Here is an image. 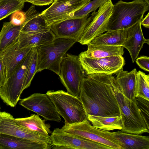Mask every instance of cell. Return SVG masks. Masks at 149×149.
<instances>
[{
  "mask_svg": "<svg viewBox=\"0 0 149 149\" xmlns=\"http://www.w3.org/2000/svg\"><path fill=\"white\" fill-rule=\"evenodd\" d=\"M112 138L122 149H149L148 136L131 134L121 130L110 132Z\"/></svg>",
  "mask_w": 149,
  "mask_h": 149,
  "instance_id": "cell-18",
  "label": "cell"
},
{
  "mask_svg": "<svg viewBox=\"0 0 149 149\" xmlns=\"http://www.w3.org/2000/svg\"><path fill=\"white\" fill-rule=\"evenodd\" d=\"M149 75L140 70L137 72L136 97L149 101Z\"/></svg>",
  "mask_w": 149,
  "mask_h": 149,
  "instance_id": "cell-29",
  "label": "cell"
},
{
  "mask_svg": "<svg viewBox=\"0 0 149 149\" xmlns=\"http://www.w3.org/2000/svg\"><path fill=\"white\" fill-rule=\"evenodd\" d=\"M52 145L0 134V149H49Z\"/></svg>",
  "mask_w": 149,
  "mask_h": 149,
  "instance_id": "cell-19",
  "label": "cell"
},
{
  "mask_svg": "<svg viewBox=\"0 0 149 149\" xmlns=\"http://www.w3.org/2000/svg\"><path fill=\"white\" fill-rule=\"evenodd\" d=\"M19 104L36 113L47 120L57 122L61 120L60 115L46 94L34 93L27 97L20 99Z\"/></svg>",
  "mask_w": 149,
  "mask_h": 149,
  "instance_id": "cell-13",
  "label": "cell"
},
{
  "mask_svg": "<svg viewBox=\"0 0 149 149\" xmlns=\"http://www.w3.org/2000/svg\"><path fill=\"white\" fill-rule=\"evenodd\" d=\"M1 110V106H0V112H1V110Z\"/></svg>",
  "mask_w": 149,
  "mask_h": 149,
  "instance_id": "cell-40",
  "label": "cell"
},
{
  "mask_svg": "<svg viewBox=\"0 0 149 149\" xmlns=\"http://www.w3.org/2000/svg\"><path fill=\"white\" fill-rule=\"evenodd\" d=\"M86 118L97 128L109 131L122 128L120 116L107 117L88 115Z\"/></svg>",
  "mask_w": 149,
  "mask_h": 149,
  "instance_id": "cell-26",
  "label": "cell"
},
{
  "mask_svg": "<svg viewBox=\"0 0 149 149\" xmlns=\"http://www.w3.org/2000/svg\"><path fill=\"white\" fill-rule=\"evenodd\" d=\"M83 78L79 97L86 114L107 117L120 116L113 86L112 74H94Z\"/></svg>",
  "mask_w": 149,
  "mask_h": 149,
  "instance_id": "cell-1",
  "label": "cell"
},
{
  "mask_svg": "<svg viewBox=\"0 0 149 149\" xmlns=\"http://www.w3.org/2000/svg\"><path fill=\"white\" fill-rule=\"evenodd\" d=\"M25 2H27L35 6H43L48 5L54 2V0H23Z\"/></svg>",
  "mask_w": 149,
  "mask_h": 149,
  "instance_id": "cell-36",
  "label": "cell"
},
{
  "mask_svg": "<svg viewBox=\"0 0 149 149\" xmlns=\"http://www.w3.org/2000/svg\"><path fill=\"white\" fill-rule=\"evenodd\" d=\"M33 47L5 81L0 88V98L7 105L15 107L20 100Z\"/></svg>",
  "mask_w": 149,
  "mask_h": 149,
  "instance_id": "cell-6",
  "label": "cell"
},
{
  "mask_svg": "<svg viewBox=\"0 0 149 149\" xmlns=\"http://www.w3.org/2000/svg\"><path fill=\"white\" fill-rule=\"evenodd\" d=\"M141 25L147 28L149 27V13L146 16L145 18L141 22Z\"/></svg>",
  "mask_w": 149,
  "mask_h": 149,
  "instance_id": "cell-37",
  "label": "cell"
},
{
  "mask_svg": "<svg viewBox=\"0 0 149 149\" xmlns=\"http://www.w3.org/2000/svg\"><path fill=\"white\" fill-rule=\"evenodd\" d=\"M35 5H32L24 12L25 19L21 31L24 32H45L49 30L45 20L40 15Z\"/></svg>",
  "mask_w": 149,
  "mask_h": 149,
  "instance_id": "cell-22",
  "label": "cell"
},
{
  "mask_svg": "<svg viewBox=\"0 0 149 149\" xmlns=\"http://www.w3.org/2000/svg\"><path fill=\"white\" fill-rule=\"evenodd\" d=\"M113 86L121 117L122 131L140 134L149 132V124L143 116L135 98L130 100L122 93L114 77Z\"/></svg>",
  "mask_w": 149,
  "mask_h": 149,
  "instance_id": "cell-2",
  "label": "cell"
},
{
  "mask_svg": "<svg viewBox=\"0 0 149 149\" xmlns=\"http://www.w3.org/2000/svg\"><path fill=\"white\" fill-rule=\"evenodd\" d=\"M56 38L50 30L45 32L21 31L17 41L19 47L23 49L38 47L52 42Z\"/></svg>",
  "mask_w": 149,
  "mask_h": 149,
  "instance_id": "cell-20",
  "label": "cell"
},
{
  "mask_svg": "<svg viewBox=\"0 0 149 149\" xmlns=\"http://www.w3.org/2000/svg\"><path fill=\"white\" fill-rule=\"evenodd\" d=\"M6 71L2 58L0 54V88L2 86L6 79Z\"/></svg>",
  "mask_w": 149,
  "mask_h": 149,
  "instance_id": "cell-35",
  "label": "cell"
},
{
  "mask_svg": "<svg viewBox=\"0 0 149 149\" xmlns=\"http://www.w3.org/2000/svg\"><path fill=\"white\" fill-rule=\"evenodd\" d=\"M61 129L78 137L95 141L111 149H122L112 138L110 132L96 128L86 118L79 122L65 124Z\"/></svg>",
  "mask_w": 149,
  "mask_h": 149,
  "instance_id": "cell-8",
  "label": "cell"
},
{
  "mask_svg": "<svg viewBox=\"0 0 149 149\" xmlns=\"http://www.w3.org/2000/svg\"><path fill=\"white\" fill-rule=\"evenodd\" d=\"M23 26L15 25L11 22H4L0 31V52L17 40Z\"/></svg>",
  "mask_w": 149,
  "mask_h": 149,
  "instance_id": "cell-27",
  "label": "cell"
},
{
  "mask_svg": "<svg viewBox=\"0 0 149 149\" xmlns=\"http://www.w3.org/2000/svg\"><path fill=\"white\" fill-rule=\"evenodd\" d=\"M113 7L111 0H108L101 5L77 42L82 45H87L95 38L107 31L108 23Z\"/></svg>",
  "mask_w": 149,
  "mask_h": 149,
  "instance_id": "cell-10",
  "label": "cell"
},
{
  "mask_svg": "<svg viewBox=\"0 0 149 149\" xmlns=\"http://www.w3.org/2000/svg\"><path fill=\"white\" fill-rule=\"evenodd\" d=\"M14 119L18 124L26 129L45 137L51 138L49 135L51 133L49 125L38 115L32 114L29 117Z\"/></svg>",
  "mask_w": 149,
  "mask_h": 149,
  "instance_id": "cell-24",
  "label": "cell"
},
{
  "mask_svg": "<svg viewBox=\"0 0 149 149\" xmlns=\"http://www.w3.org/2000/svg\"><path fill=\"white\" fill-rule=\"evenodd\" d=\"M77 41L70 38H56L49 43L37 47L38 55L37 73L48 69L59 75L63 58Z\"/></svg>",
  "mask_w": 149,
  "mask_h": 149,
  "instance_id": "cell-4",
  "label": "cell"
},
{
  "mask_svg": "<svg viewBox=\"0 0 149 149\" xmlns=\"http://www.w3.org/2000/svg\"><path fill=\"white\" fill-rule=\"evenodd\" d=\"M50 136L52 149H111L95 141L78 137L59 128L55 129Z\"/></svg>",
  "mask_w": 149,
  "mask_h": 149,
  "instance_id": "cell-11",
  "label": "cell"
},
{
  "mask_svg": "<svg viewBox=\"0 0 149 149\" xmlns=\"http://www.w3.org/2000/svg\"><path fill=\"white\" fill-rule=\"evenodd\" d=\"M64 0H54V2H57V1H64Z\"/></svg>",
  "mask_w": 149,
  "mask_h": 149,
  "instance_id": "cell-38",
  "label": "cell"
},
{
  "mask_svg": "<svg viewBox=\"0 0 149 149\" xmlns=\"http://www.w3.org/2000/svg\"><path fill=\"white\" fill-rule=\"evenodd\" d=\"M146 2L148 3L149 4V0H144Z\"/></svg>",
  "mask_w": 149,
  "mask_h": 149,
  "instance_id": "cell-39",
  "label": "cell"
},
{
  "mask_svg": "<svg viewBox=\"0 0 149 149\" xmlns=\"http://www.w3.org/2000/svg\"><path fill=\"white\" fill-rule=\"evenodd\" d=\"M127 29L108 30L95 38L90 42L99 45L121 46L127 36Z\"/></svg>",
  "mask_w": 149,
  "mask_h": 149,
  "instance_id": "cell-25",
  "label": "cell"
},
{
  "mask_svg": "<svg viewBox=\"0 0 149 149\" xmlns=\"http://www.w3.org/2000/svg\"><path fill=\"white\" fill-rule=\"evenodd\" d=\"M25 2L23 0H0V21L23 8Z\"/></svg>",
  "mask_w": 149,
  "mask_h": 149,
  "instance_id": "cell-28",
  "label": "cell"
},
{
  "mask_svg": "<svg viewBox=\"0 0 149 149\" xmlns=\"http://www.w3.org/2000/svg\"><path fill=\"white\" fill-rule=\"evenodd\" d=\"M108 0H93L90 1L84 6L77 11L72 18H81L95 11L101 5Z\"/></svg>",
  "mask_w": 149,
  "mask_h": 149,
  "instance_id": "cell-31",
  "label": "cell"
},
{
  "mask_svg": "<svg viewBox=\"0 0 149 149\" xmlns=\"http://www.w3.org/2000/svg\"><path fill=\"white\" fill-rule=\"evenodd\" d=\"M95 12L93 11L90 17L89 14L82 18L70 19L49 26L50 29L56 38H70L77 41Z\"/></svg>",
  "mask_w": 149,
  "mask_h": 149,
  "instance_id": "cell-15",
  "label": "cell"
},
{
  "mask_svg": "<svg viewBox=\"0 0 149 149\" xmlns=\"http://www.w3.org/2000/svg\"><path fill=\"white\" fill-rule=\"evenodd\" d=\"M25 19L24 12L17 11L12 14L10 22L15 25L19 26L22 24Z\"/></svg>",
  "mask_w": 149,
  "mask_h": 149,
  "instance_id": "cell-33",
  "label": "cell"
},
{
  "mask_svg": "<svg viewBox=\"0 0 149 149\" xmlns=\"http://www.w3.org/2000/svg\"><path fill=\"white\" fill-rule=\"evenodd\" d=\"M33 47L20 48L17 40L0 52L6 71V80Z\"/></svg>",
  "mask_w": 149,
  "mask_h": 149,
  "instance_id": "cell-16",
  "label": "cell"
},
{
  "mask_svg": "<svg viewBox=\"0 0 149 149\" xmlns=\"http://www.w3.org/2000/svg\"><path fill=\"white\" fill-rule=\"evenodd\" d=\"M82 68L87 75L94 74H112L123 69L125 61L122 56H113L93 58L79 55Z\"/></svg>",
  "mask_w": 149,
  "mask_h": 149,
  "instance_id": "cell-12",
  "label": "cell"
},
{
  "mask_svg": "<svg viewBox=\"0 0 149 149\" xmlns=\"http://www.w3.org/2000/svg\"><path fill=\"white\" fill-rule=\"evenodd\" d=\"M137 72L136 68L130 72L123 70V68L116 73L115 80L122 93L131 100L136 97Z\"/></svg>",
  "mask_w": 149,
  "mask_h": 149,
  "instance_id": "cell-21",
  "label": "cell"
},
{
  "mask_svg": "<svg viewBox=\"0 0 149 149\" xmlns=\"http://www.w3.org/2000/svg\"><path fill=\"white\" fill-rule=\"evenodd\" d=\"M58 76L67 92L79 97L80 85L84 74L79 56L68 54L65 55L61 64Z\"/></svg>",
  "mask_w": 149,
  "mask_h": 149,
  "instance_id": "cell-7",
  "label": "cell"
},
{
  "mask_svg": "<svg viewBox=\"0 0 149 149\" xmlns=\"http://www.w3.org/2000/svg\"><path fill=\"white\" fill-rule=\"evenodd\" d=\"M46 94L52 102L58 113L64 119L65 124L79 122L86 118L79 97L62 90L48 91Z\"/></svg>",
  "mask_w": 149,
  "mask_h": 149,
  "instance_id": "cell-5",
  "label": "cell"
},
{
  "mask_svg": "<svg viewBox=\"0 0 149 149\" xmlns=\"http://www.w3.org/2000/svg\"><path fill=\"white\" fill-rule=\"evenodd\" d=\"M0 134L52 145L51 138L45 137L26 129L18 124L11 114L6 111L0 112Z\"/></svg>",
  "mask_w": 149,
  "mask_h": 149,
  "instance_id": "cell-14",
  "label": "cell"
},
{
  "mask_svg": "<svg viewBox=\"0 0 149 149\" xmlns=\"http://www.w3.org/2000/svg\"><path fill=\"white\" fill-rule=\"evenodd\" d=\"M91 0H66L53 2L40 13L48 26L72 19L75 13Z\"/></svg>",
  "mask_w": 149,
  "mask_h": 149,
  "instance_id": "cell-9",
  "label": "cell"
},
{
  "mask_svg": "<svg viewBox=\"0 0 149 149\" xmlns=\"http://www.w3.org/2000/svg\"><path fill=\"white\" fill-rule=\"evenodd\" d=\"M141 22H139L127 29V36L122 46L129 51L134 63L138 57L143 45H149V39H145L143 35Z\"/></svg>",
  "mask_w": 149,
  "mask_h": 149,
  "instance_id": "cell-17",
  "label": "cell"
},
{
  "mask_svg": "<svg viewBox=\"0 0 149 149\" xmlns=\"http://www.w3.org/2000/svg\"><path fill=\"white\" fill-rule=\"evenodd\" d=\"M88 49L79 55L88 58H100L113 56H122L124 48L121 46H111L95 45L90 42L87 45Z\"/></svg>",
  "mask_w": 149,
  "mask_h": 149,
  "instance_id": "cell-23",
  "label": "cell"
},
{
  "mask_svg": "<svg viewBox=\"0 0 149 149\" xmlns=\"http://www.w3.org/2000/svg\"><path fill=\"white\" fill-rule=\"evenodd\" d=\"M38 62V55L37 47H33L32 54L28 67L23 90L30 85L31 81L37 73Z\"/></svg>",
  "mask_w": 149,
  "mask_h": 149,
  "instance_id": "cell-30",
  "label": "cell"
},
{
  "mask_svg": "<svg viewBox=\"0 0 149 149\" xmlns=\"http://www.w3.org/2000/svg\"><path fill=\"white\" fill-rule=\"evenodd\" d=\"M136 62L141 68L146 71H149V57L148 56H141L136 59Z\"/></svg>",
  "mask_w": 149,
  "mask_h": 149,
  "instance_id": "cell-34",
  "label": "cell"
},
{
  "mask_svg": "<svg viewBox=\"0 0 149 149\" xmlns=\"http://www.w3.org/2000/svg\"><path fill=\"white\" fill-rule=\"evenodd\" d=\"M149 9V4L144 0L130 2L120 0L113 5L107 30L127 29L143 19L145 13Z\"/></svg>",
  "mask_w": 149,
  "mask_h": 149,
  "instance_id": "cell-3",
  "label": "cell"
},
{
  "mask_svg": "<svg viewBox=\"0 0 149 149\" xmlns=\"http://www.w3.org/2000/svg\"><path fill=\"white\" fill-rule=\"evenodd\" d=\"M135 100L142 115L149 123V101L139 97H136Z\"/></svg>",
  "mask_w": 149,
  "mask_h": 149,
  "instance_id": "cell-32",
  "label": "cell"
}]
</instances>
